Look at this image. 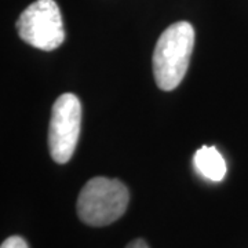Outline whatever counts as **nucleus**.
<instances>
[{
  "label": "nucleus",
  "instance_id": "obj_1",
  "mask_svg": "<svg viewBox=\"0 0 248 248\" xmlns=\"http://www.w3.org/2000/svg\"><path fill=\"white\" fill-rule=\"evenodd\" d=\"M195 46V29L179 21L170 25L159 37L153 53V75L163 91H172L181 84L189 68Z\"/></svg>",
  "mask_w": 248,
  "mask_h": 248
},
{
  "label": "nucleus",
  "instance_id": "obj_2",
  "mask_svg": "<svg viewBox=\"0 0 248 248\" xmlns=\"http://www.w3.org/2000/svg\"><path fill=\"white\" fill-rule=\"evenodd\" d=\"M130 200L128 189L119 179L95 177L80 190L78 215L89 226H108L123 217Z\"/></svg>",
  "mask_w": 248,
  "mask_h": 248
},
{
  "label": "nucleus",
  "instance_id": "obj_3",
  "mask_svg": "<svg viewBox=\"0 0 248 248\" xmlns=\"http://www.w3.org/2000/svg\"><path fill=\"white\" fill-rule=\"evenodd\" d=\"M19 37L35 48L53 51L65 40L63 22L54 0H36L17 19Z\"/></svg>",
  "mask_w": 248,
  "mask_h": 248
},
{
  "label": "nucleus",
  "instance_id": "obj_4",
  "mask_svg": "<svg viewBox=\"0 0 248 248\" xmlns=\"http://www.w3.org/2000/svg\"><path fill=\"white\" fill-rule=\"evenodd\" d=\"M81 125V105L75 94L66 93L54 102L50 127L48 149L55 163H68L75 153Z\"/></svg>",
  "mask_w": 248,
  "mask_h": 248
},
{
  "label": "nucleus",
  "instance_id": "obj_5",
  "mask_svg": "<svg viewBox=\"0 0 248 248\" xmlns=\"http://www.w3.org/2000/svg\"><path fill=\"white\" fill-rule=\"evenodd\" d=\"M193 163L197 172L211 182H221L226 175V161L215 146H202L195 153Z\"/></svg>",
  "mask_w": 248,
  "mask_h": 248
},
{
  "label": "nucleus",
  "instance_id": "obj_6",
  "mask_svg": "<svg viewBox=\"0 0 248 248\" xmlns=\"http://www.w3.org/2000/svg\"><path fill=\"white\" fill-rule=\"evenodd\" d=\"M0 248H29V246L25 239H22L21 236H11L1 243Z\"/></svg>",
  "mask_w": 248,
  "mask_h": 248
},
{
  "label": "nucleus",
  "instance_id": "obj_7",
  "mask_svg": "<svg viewBox=\"0 0 248 248\" xmlns=\"http://www.w3.org/2000/svg\"><path fill=\"white\" fill-rule=\"evenodd\" d=\"M125 248H149V246L145 243V240L135 239L131 243H128V246Z\"/></svg>",
  "mask_w": 248,
  "mask_h": 248
}]
</instances>
